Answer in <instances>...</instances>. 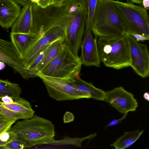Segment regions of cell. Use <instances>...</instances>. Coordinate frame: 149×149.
Here are the masks:
<instances>
[{
    "label": "cell",
    "mask_w": 149,
    "mask_h": 149,
    "mask_svg": "<svg viewBox=\"0 0 149 149\" xmlns=\"http://www.w3.org/2000/svg\"><path fill=\"white\" fill-rule=\"evenodd\" d=\"M96 135L97 133H95L82 138H71L65 137L63 139L59 141H56L54 139L47 141L46 144L54 145L70 144L81 147V143L83 141L87 139L92 138Z\"/></svg>",
    "instance_id": "7402d4cb"
},
{
    "label": "cell",
    "mask_w": 149,
    "mask_h": 149,
    "mask_svg": "<svg viewBox=\"0 0 149 149\" xmlns=\"http://www.w3.org/2000/svg\"><path fill=\"white\" fill-rule=\"evenodd\" d=\"M87 16V8L86 0L82 4L65 31V40L64 43L76 57H79L78 52L85 32Z\"/></svg>",
    "instance_id": "ba28073f"
},
{
    "label": "cell",
    "mask_w": 149,
    "mask_h": 149,
    "mask_svg": "<svg viewBox=\"0 0 149 149\" xmlns=\"http://www.w3.org/2000/svg\"><path fill=\"white\" fill-rule=\"evenodd\" d=\"M54 0H40L38 5L42 8H45L53 5Z\"/></svg>",
    "instance_id": "4316f807"
},
{
    "label": "cell",
    "mask_w": 149,
    "mask_h": 149,
    "mask_svg": "<svg viewBox=\"0 0 149 149\" xmlns=\"http://www.w3.org/2000/svg\"><path fill=\"white\" fill-rule=\"evenodd\" d=\"M127 2L132 3H136L137 4H141L142 3L143 0H126Z\"/></svg>",
    "instance_id": "e575fe53"
},
{
    "label": "cell",
    "mask_w": 149,
    "mask_h": 149,
    "mask_svg": "<svg viewBox=\"0 0 149 149\" xmlns=\"http://www.w3.org/2000/svg\"><path fill=\"white\" fill-rule=\"evenodd\" d=\"M82 65L80 57H76L63 42L56 56L38 74L62 78L79 76Z\"/></svg>",
    "instance_id": "8992f818"
},
{
    "label": "cell",
    "mask_w": 149,
    "mask_h": 149,
    "mask_svg": "<svg viewBox=\"0 0 149 149\" xmlns=\"http://www.w3.org/2000/svg\"><path fill=\"white\" fill-rule=\"evenodd\" d=\"M41 36L36 34L11 33L10 37V41L22 59L24 54Z\"/></svg>",
    "instance_id": "2e32d148"
},
{
    "label": "cell",
    "mask_w": 149,
    "mask_h": 149,
    "mask_svg": "<svg viewBox=\"0 0 149 149\" xmlns=\"http://www.w3.org/2000/svg\"><path fill=\"white\" fill-rule=\"evenodd\" d=\"M20 7L13 0H0V26L8 31L19 16Z\"/></svg>",
    "instance_id": "5bb4252c"
},
{
    "label": "cell",
    "mask_w": 149,
    "mask_h": 149,
    "mask_svg": "<svg viewBox=\"0 0 149 149\" xmlns=\"http://www.w3.org/2000/svg\"><path fill=\"white\" fill-rule=\"evenodd\" d=\"M143 7L146 10H148L149 9V0H143L142 1Z\"/></svg>",
    "instance_id": "d6a6232c"
},
{
    "label": "cell",
    "mask_w": 149,
    "mask_h": 149,
    "mask_svg": "<svg viewBox=\"0 0 149 149\" xmlns=\"http://www.w3.org/2000/svg\"><path fill=\"white\" fill-rule=\"evenodd\" d=\"M97 38L100 59L106 66L117 70L130 66L129 45L125 35L111 38Z\"/></svg>",
    "instance_id": "277c9868"
},
{
    "label": "cell",
    "mask_w": 149,
    "mask_h": 149,
    "mask_svg": "<svg viewBox=\"0 0 149 149\" xmlns=\"http://www.w3.org/2000/svg\"><path fill=\"white\" fill-rule=\"evenodd\" d=\"M17 4H19L23 6L26 5L30 2L29 0H13Z\"/></svg>",
    "instance_id": "1f68e13d"
},
{
    "label": "cell",
    "mask_w": 149,
    "mask_h": 149,
    "mask_svg": "<svg viewBox=\"0 0 149 149\" xmlns=\"http://www.w3.org/2000/svg\"><path fill=\"white\" fill-rule=\"evenodd\" d=\"M49 95L57 101L72 100L91 98L78 90L72 84L71 78H62L40 76Z\"/></svg>",
    "instance_id": "52a82bcc"
},
{
    "label": "cell",
    "mask_w": 149,
    "mask_h": 149,
    "mask_svg": "<svg viewBox=\"0 0 149 149\" xmlns=\"http://www.w3.org/2000/svg\"><path fill=\"white\" fill-rule=\"evenodd\" d=\"M32 4L30 2L23 6L19 16L11 26V33L35 34L33 29Z\"/></svg>",
    "instance_id": "9a60e30c"
},
{
    "label": "cell",
    "mask_w": 149,
    "mask_h": 149,
    "mask_svg": "<svg viewBox=\"0 0 149 149\" xmlns=\"http://www.w3.org/2000/svg\"><path fill=\"white\" fill-rule=\"evenodd\" d=\"M10 137V134L8 131L3 132L0 135V140L4 142H7L9 141Z\"/></svg>",
    "instance_id": "f546056e"
},
{
    "label": "cell",
    "mask_w": 149,
    "mask_h": 149,
    "mask_svg": "<svg viewBox=\"0 0 149 149\" xmlns=\"http://www.w3.org/2000/svg\"><path fill=\"white\" fill-rule=\"evenodd\" d=\"M0 61L12 68L24 79L30 78L20 56L11 41L0 38Z\"/></svg>",
    "instance_id": "8fae6325"
},
{
    "label": "cell",
    "mask_w": 149,
    "mask_h": 149,
    "mask_svg": "<svg viewBox=\"0 0 149 149\" xmlns=\"http://www.w3.org/2000/svg\"><path fill=\"white\" fill-rule=\"evenodd\" d=\"M97 1V0H86L87 8V16L86 22V28L91 29Z\"/></svg>",
    "instance_id": "603a6c76"
},
{
    "label": "cell",
    "mask_w": 149,
    "mask_h": 149,
    "mask_svg": "<svg viewBox=\"0 0 149 149\" xmlns=\"http://www.w3.org/2000/svg\"><path fill=\"white\" fill-rule=\"evenodd\" d=\"M112 1L126 33L139 34L149 37L147 10L133 3Z\"/></svg>",
    "instance_id": "5b68a950"
},
{
    "label": "cell",
    "mask_w": 149,
    "mask_h": 149,
    "mask_svg": "<svg viewBox=\"0 0 149 149\" xmlns=\"http://www.w3.org/2000/svg\"><path fill=\"white\" fill-rule=\"evenodd\" d=\"M0 104L20 116L22 119H29L34 115L35 111L32 108L30 103L20 97L14 100L12 104H6L0 101Z\"/></svg>",
    "instance_id": "e0dca14e"
},
{
    "label": "cell",
    "mask_w": 149,
    "mask_h": 149,
    "mask_svg": "<svg viewBox=\"0 0 149 149\" xmlns=\"http://www.w3.org/2000/svg\"><path fill=\"white\" fill-rule=\"evenodd\" d=\"M6 142L0 140V148H1V147L2 146L5 144Z\"/></svg>",
    "instance_id": "f35d334b"
},
{
    "label": "cell",
    "mask_w": 149,
    "mask_h": 149,
    "mask_svg": "<svg viewBox=\"0 0 149 149\" xmlns=\"http://www.w3.org/2000/svg\"><path fill=\"white\" fill-rule=\"evenodd\" d=\"M91 30L97 38H111L125 35L112 0H97Z\"/></svg>",
    "instance_id": "3957f363"
},
{
    "label": "cell",
    "mask_w": 149,
    "mask_h": 149,
    "mask_svg": "<svg viewBox=\"0 0 149 149\" xmlns=\"http://www.w3.org/2000/svg\"><path fill=\"white\" fill-rule=\"evenodd\" d=\"M9 119L7 118H0V124L4 122L8 119Z\"/></svg>",
    "instance_id": "8d00e7d4"
},
{
    "label": "cell",
    "mask_w": 149,
    "mask_h": 149,
    "mask_svg": "<svg viewBox=\"0 0 149 149\" xmlns=\"http://www.w3.org/2000/svg\"><path fill=\"white\" fill-rule=\"evenodd\" d=\"M143 97L145 100L148 101H149V93L148 92H145L143 95Z\"/></svg>",
    "instance_id": "d590c367"
},
{
    "label": "cell",
    "mask_w": 149,
    "mask_h": 149,
    "mask_svg": "<svg viewBox=\"0 0 149 149\" xmlns=\"http://www.w3.org/2000/svg\"><path fill=\"white\" fill-rule=\"evenodd\" d=\"M1 107H0V114H1Z\"/></svg>",
    "instance_id": "60d3db41"
},
{
    "label": "cell",
    "mask_w": 149,
    "mask_h": 149,
    "mask_svg": "<svg viewBox=\"0 0 149 149\" xmlns=\"http://www.w3.org/2000/svg\"><path fill=\"white\" fill-rule=\"evenodd\" d=\"M25 148H26V146L24 143L16 140H9L1 147V148L6 149H23Z\"/></svg>",
    "instance_id": "cb8c5ba5"
},
{
    "label": "cell",
    "mask_w": 149,
    "mask_h": 149,
    "mask_svg": "<svg viewBox=\"0 0 149 149\" xmlns=\"http://www.w3.org/2000/svg\"><path fill=\"white\" fill-rule=\"evenodd\" d=\"M128 44L131 66L139 75L143 78L149 75V54L146 45L136 41L132 36L125 35Z\"/></svg>",
    "instance_id": "9c48e42d"
},
{
    "label": "cell",
    "mask_w": 149,
    "mask_h": 149,
    "mask_svg": "<svg viewBox=\"0 0 149 149\" xmlns=\"http://www.w3.org/2000/svg\"><path fill=\"white\" fill-rule=\"evenodd\" d=\"M104 101L121 113L136 111L138 103L134 95L122 86L105 92Z\"/></svg>",
    "instance_id": "30bf717a"
},
{
    "label": "cell",
    "mask_w": 149,
    "mask_h": 149,
    "mask_svg": "<svg viewBox=\"0 0 149 149\" xmlns=\"http://www.w3.org/2000/svg\"><path fill=\"white\" fill-rule=\"evenodd\" d=\"M59 39L65 40V31L60 27L53 28L45 33L23 55L22 60L25 68L30 59L40 50Z\"/></svg>",
    "instance_id": "4fadbf2b"
},
{
    "label": "cell",
    "mask_w": 149,
    "mask_h": 149,
    "mask_svg": "<svg viewBox=\"0 0 149 149\" xmlns=\"http://www.w3.org/2000/svg\"><path fill=\"white\" fill-rule=\"evenodd\" d=\"M40 0H29L32 3H35L38 5Z\"/></svg>",
    "instance_id": "74e56055"
},
{
    "label": "cell",
    "mask_w": 149,
    "mask_h": 149,
    "mask_svg": "<svg viewBox=\"0 0 149 149\" xmlns=\"http://www.w3.org/2000/svg\"><path fill=\"white\" fill-rule=\"evenodd\" d=\"M73 85L80 91L89 95L91 98L104 101L105 92L96 88L91 83L87 82L81 79L79 76L71 78Z\"/></svg>",
    "instance_id": "ac0fdd59"
},
{
    "label": "cell",
    "mask_w": 149,
    "mask_h": 149,
    "mask_svg": "<svg viewBox=\"0 0 149 149\" xmlns=\"http://www.w3.org/2000/svg\"><path fill=\"white\" fill-rule=\"evenodd\" d=\"M74 116L71 112L67 111L65 113L63 117V122L65 123H68L74 121Z\"/></svg>",
    "instance_id": "83f0119b"
},
{
    "label": "cell",
    "mask_w": 149,
    "mask_h": 149,
    "mask_svg": "<svg viewBox=\"0 0 149 149\" xmlns=\"http://www.w3.org/2000/svg\"><path fill=\"white\" fill-rule=\"evenodd\" d=\"M2 102L6 104H9L13 103L14 100L11 97L6 95L1 99Z\"/></svg>",
    "instance_id": "4dcf8cb0"
},
{
    "label": "cell",
    "mask_w": 149,
    "mask_h": 149,
    "mask_svg": "<svg viewBox=\"0 0 149 149\" xmlns=\"http://www.w3.org/2000/svg\"><path fill=\"white\" fill-rule=\"evenodd\" d=\"M7 118L5 117L4 116L0 114V118Z\"/></svg>",
    "instance_id": "ab89813d"
},
{
    "label": "cell",
    "mask_w": 149,
    "mask_h": 149,
    "mask_svg": "<svg viewBox=\"0 0 149 149\" xmlns=\"http://www.w3.org/2000/svg\"><path fill=\"white\" fill-rule=\"evenodd\" d=\"M67 0H54L53 5L56 6L62 5Z\"/></svg>",
    "instance_id": "836d02e7"
},
{
    "label": "cell",
    "mask_w": 149,
    "mask_h": 149,
    "mask_svg": "<svg viewBox=\"0 0 149 149\" xmlns=\"http://www.w3.org/2000/svg\"><path fill=\"white\" fill-rule=\"evenodd\" d=\"M143 130L125 132L124 134L111 145L116 149H125L131 146L137 140Z\"/></svg>",
    "instance_id": "44dd1931"
},
{
    "label": "cell",
    "mask_w": 149,
    "mask_h": 149,
    "mask_svg": "<svg viewBox=\"0 0 149 149\" xmlns=\"http://www.w3.org/2000/svg\"><path fill=\"white\" fill-rule=\"evenodd\" d=\"M22 89L19 85L10 82L7 79H0V99L7 95L14 100L20 97Z\"/></svg>",
    "instance_id": "d6986e66"
},
{
    "label": "cell",
    "mask_w": 149,
    "mask_h": 149,
    "mask_svg": "<svg viewBox=\"0 0 149 149\" xmlns=\"http://www.w3.org/2000/svg\"><path fill=\"white\" fill-rule=\"evenodd\" d=\"M8 132L9 140L21 141L25 144L26 148L46 144L55 136V127L52 122L36 115L17 122Z\"/></svg>",
    "instance_id": "7a4b0ae2"
},
{
    "label": "cell",
    "mask_w": 149,
    "mask_h": 149,
    "mask_svg": "<svg viewBox=\"0 0 149 149\" xmlns=\"http://www.w3.org/2000/svg\"><path fill=\"white\" fill-rule=\"evenodd\" d=\"M17 120L9 119L0 124V135L3 132L8 131Z\"/></svg>",
    "instance_id": "d4e9b609"
},
{
    "label": "cell",
    "mask_w": 149,
    "mask_h": 149,
    "mask_svg": "<svg viewBox=\"0 0 149 149\" xmlns=\"http://www.w3.org/2000/svg\"><path fill=\"white\" fill-rule=\"evenodd\" d=\"M97 38L92 36L91 29L86 28L83 42L81 43L80 58L82 64L86 66H100L97 45Z\"/></svg>",
    "instance_id": "7c38bea8"
},
{
    "label": "cell",
    "mask_w": 149,
    "mask_h": 149,
    "mask_svg": "<svg viewBox=\"0 0 149 149\" xmlns=\"http://www.w3.org/2000/svg\"><path fill=\"white\" fill-rule=\"evenodd\" d=\"M130 35L133 36L137 41H143L148 40L149 39V37H146L141 34H132Z\"/></svg>",
    "instance_id": "f1b7e54d"
},
{
    "label": "cell",
    "mask_w": 149,
    "mask_h": 149,
    "mask_svg": "<svg viewBox=\"0 0 149 149\" xmlns=\"http://www.w3.org/2000/svg\"><path fill=\"white\" fill-rule=\"evenodd\" d=\"M127 113H124V114L122 117L120 119H115L112 120L104 128V129H106L109 127L115 125L120 123L126 117L127 115Z\"/></svg>",
    "instance_id": "484cf974"
},
{
    "label": "cell",
    "mask_w": 149,
    "mask_h": 149,
    "mask_svg": "<svg viewBox=\"0 0 149 149\" xmlns=\"http://www.w3.org/2000/svg\"><path fill=\"white\" fill-rule=\"evenodd\" d=\"M86 0H67L59 6L51 5L43 8L32 3L33 33L39 36L55 27L64 31Z\"/></svg>",
    "instance_id": "6da1fadb"
},
{
    "label": "cell",
    "mask_w": 149,
    "mask_h": 149,
    "mask_svg": "<svg viewBox=\"0 0 149 149\" xmlns=\"http://www.w3.org/2000/svg\"><path fill=\"white\" fill-rule=\"evenodd\" d=\"M64 41V39H59L52 42L37 68V74L38 77V74L56 56L63 47Z\"/></svg>",
    "instance_id": "ffe728a7"
}]
</instances>
